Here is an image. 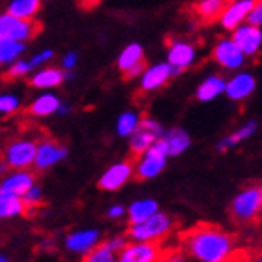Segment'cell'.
Returning <instances> with one entry per match:
<instances>
[{
  "label": "cell",
  "mask_w": 262,
  "mask_h": 262,
  "mask_svg": "<svg viewBox=\"0 0 262 262\" xmlns=\"http://www.w3.org/2000/svg\"><path fill=\"white\" fill-rule=\"evenodd\" d=\"M212 58L223 70H240L244 62H246V55L238 49V45L230 38L221 39V41L215 43V47L212 51Z\"/></svg>",
  "instance_id": "12"
},
{
  "label": "cell",
  "mask_w": 262,
  "mask_h": 262,
  "mask_svg": "<svg viewBox=\"0 0 262 262\" xmlns=\"http://www.w3.org/2000/svg\"><path fill=\"white\" fill-rule=\"evenodd\" d=\"M182 246L199 262H229L234 253V238L219 227L201 223L186 230Z\"/></svg>",
  "instance_id": "1"
},
{
  "label": "cell",
  "mask_w": 262,
  "mask_h": 262,
  "mask_svg": "<svg viewBox=\"0 0 262 262\" xmlns=\"http://www.w3.org/2000/svg\"><path fill=\"white\" fill-rule=\"evenodd\" d=\"M163 129L158 122L150 120V118H142L139 120V126L137 129L129 135V152L131 158H141L142 154L146 152L148 148L152 146L154 142L161 137Z\"/></svg>",
  "instance_id": "6"
},
{
  "label": "cell",
  "mask_w": 262,
  "mask_h": 262,
  "mask_svg": "<svg viewBox=\"0 0 262 262\" xmlns=\"http://www.w3.org/2000/svg\"><path fill=\"white\" fill-rule=\"evenodd\" d=\"M39 32V25L34 19H19L11 13H2L0 15V38L13 39L27 43Z\"/></svg>",
  "instance_id": "5"
},
{
  "label": "cell",
  "mask_w": 262,
  "mask_h": 262,
  "mask_svg": "<svg viewBox=\"0 0 262 262\" xmlns=\"http://www.w3.org/2000/svg\"><path fill=\"white\" fill-rule=\"evenodd\" d=\"M34 174L27 169H17L8 178L0 182V193L11 196H23L34 186Z\"/></svg>",
  "instance_id": "15"
},
{
  "label": "cell",
  "mask_w": 262,
  "mask_h": 262,
  "mask_svg": "<svg viewBox=\"0 0 262 262\" xmlns=\"http://www.w3.org/2000/svg\"><path fill=\"white\" fill-rule=\"evenodd\" d=\"M144 60V51L139 43H129L126 49L122 51L120 56H118V68H120L122 73H126L129 68H133L135 64Z\"/></svg>",
  "instance_id": "27"
},
{
  "label": "cell",
  "mask_w": 262,
  "mask_h": 262,
  "mask_svg": "<svg viewBox=\"0 0 262 262\" xmlns=\"http://www.w3.org/2000/svg\"><path fill=\"white\" fill-rule=\"evenodd\" d=\"M225 4H227L225 0H196L193 8H195V13L201 17L202 21L210 23L219 19Z\"/></svg>",
  "instance_id": "24"
},
{
  "label": "cell",
  "mask_w": 262,
  "mask_h": 262,
  "mask_svg": "<svg viewBox=\"0 0 262 262\" xmlns=\"http://www.w3.org/2000/svg\"><path fill=\"white\" fill-rule=\"evenodd\" d=\"M77 66V53H68V55L62 58V68L64 70H73Z\"/></svg>",
  "instance_id": "39"
},
{
  "label": "cell",
  "mask_w": 262,
  "mask_h": 262,
  "mask_svg": "<svg viewBox=\"0 0 262 262\" xmlns=\"http://www.w3.org/2000/svg\"><path fill=\"white\" fill-rule=\"evenodd\" d=\"M246 23L247 25H253V27H260L262 25V2L260 0H255V4L253 8L249 10L246 17Z\"/></svg>",
  "instance_id": "35"
},
{
  "label": "cell",
  "mask_w": 262,
  "mask_h": 262,
  "mask_svg": "<svg viewBox=\"0 0 262 262\" xmlns=\"http://www.w3.org/2000/svg\"><path fill=\"white\" fill-rule=\"evenodd\" d=\"M60 109V99L55 94H43L28 105V113L32 116H51Z\"/></svg>",
  "instance_id": "21"
},
{
  "label": "cell",
  "mask_w": 262,
  "mask_h": 262,
  "mask_svg": "<svg viewBox=\"0 0 262 262\" xmlns=\"http://www.w3.org/2000/svg\"><path fill=\"white\" fill-rule=\"evenodd\" d=\"M6 170V165H4V161H2V158H0V174Z\"/></svg>",
  "instance_id": "43"
},
{
  "label": "cell",
  "mask_w": 262,
  "mask_h": 262,
  "mask_svg": "<svg viewBox=\"0 0 262 262\" xmlns=\"http://www.w3.org/2000/svg\"><path fill=\"white\" fill-rule=\"evenodd\" d=\"M137 126H139V116L133 115V113H124V115L118 118L116 131H118V135L127 137L137 129Z\"/></svg>",
  "instance_id": "32"
},
{
  "label": "cell",
  "mask_w": 262,
  "mask_h": 262,
  "mask_svg": "<svg viewBox=\"0 0 262 262\" xmlns=\"http://www.w3.org/2000/svg\"><path fill=\"white\" fill-rule=\"evenodd\" d=\"M30 71H32V66H30V62L17 58L15 62H11L10 68H8V71H6V79L13 81V79H19V77L28 75Z\"/></svg>",
  "instance_id": "33"
},
{
  "label": "cell",
  "mask_w": 262,
  "mask_h": 262,
  "mask_svg": "<svg viewBox=\"0 0 262 262\" xmlns=\"http://www.w3.org/2000/svg\"><path fill=\"white\" fill-rule=\"evenodd\" d=\"M98 240H99L98 230H79V232H73V234L68 236L66 246L73 253H86L98 244Z\"/></svg>",
  "instance_id": "18"
},
{
  "label": "cell",
  "mask_w": 262,
  "mask_h": 262,
  "mask_svg": "<svg viewBox=\"0 0 262 262\" xmlns=\"http://www.w3.org/2000/svg\"><path fill=\"white\" fill-rule=\"evenodd\" d=\"M158 212V202L150 201V199H144V201H135L127 210V215H129V225L141 223L144 219H148L152 213Z\"/></svg>",
  "instance_id": "25"
},
{
  "label": "cell",
  "mask_w": 262,
  "mask_h": 262,
  "mask_svg": "<svg viewBox=\"0 0 262 262\" xmlns=\"http://www.w3.org/2000/svg\"><path fill=\"white\" fill-rule=\"evenodd\" d=\"M163 246L159 242H135L124 246L116 262H159L163 257Z\"/></svg>",
  "instance_id": "8"
},
{
  "label": "cell",
  "mask_w": 262,
  "mask_h": 262,
  "mask_svg": "<svg viewBox=\"0 0 262 262\" xmlns=\"http://www.w3.org/2000/svg\"><path fill=\"white\" fill-rule=\"evenodd\" d=\"M124 212H126V210H124L122 206H113V208L109 210V217H113V219L122 217V215H124Z\"/></svg>",
  "instance_id": "41"
},
{
  "label": "cell",
  "mask_w": 262,
  "mask_h": 262,
  "mask_svg": "<svg viewBox=\"0 0 262 262\" xmlns=\"http://www.w3.org/2000/svg\"><path fill=\"white\" fill-rule=\"evenodd\" d=\"M66 79V73L58 68H41L36 71L30 79V84L36 88H53L62 84Z\"/></svg>",
  "instance_id": "19"
},
{
  "label": "cell",
  "mask_w": 262,
  "mask_h": 262,
  "mask_svg": "<svg viewBox=\"0 0 262 262\" xmlns=\"http://www.w3.org/2000/svg\"><path fill=\"white\" fill-rule=\"evenodd\" d=\"M172 77V70L167 62H159L141 73V90L142 92H154L165 84Z\"/></svg>",
  "instance_id": "16"
},
{
  "label": "cell",
  "mask_w": 262,
  "mask_h": 262,
  "mask_svg": "<svg viewBox=\"0 0 262 262\" xmlns=\"http://www.w3.org/2000/svg\"><path fill=\"white\" fill-rule=\"evenodd\" d=\"M255 129H257V124H255V122H249V124H246L244 127H240V129L236 131L234 135H230V137H227V139H223V141H221V144H219V150H225V148L234 146V144H238L240 141L247 139V137L251 135Z\"/></svg>",
  "instance_id": "31"
},
{
  "label": "cell",
  "mask_w": 262,
  "mask_h": 262,
  "mask_svg": "<svg viewBox=\"0 0 262 262\" xmlns=\"http://www.w3.org/2000/svg\"><path fill=\"white\" fill-rule=\"evenodd\" d=\"M225 79L221 75H210L206 77L204 81L199 84L196 88V98L201 101H212L219 96V94L225 92Z\"/></svg>",
  "instance_id": "20"
},
{
  "label": "cell",
  "mask_w": 262,
  "mask_h": 262,
  "mask_svg": "<svg viewBox=\"0 0 262 262\" xmlns=\"http://www.w3.org/2000/svg\"><path fill=\"white\" fill-rule=\"evenodd\" d=\"M159 262H187L186 260V255L182 253V249H165L163 251V257Z\"/></svg>",
  "instance_id": "37"
},
{
  "label": "cell",
  "mask_w": 262,
  "mask_h": 262,
  "mask_svg": "<svg viewBox=\"0 0 262 262\" xmlns=\"http://www.w3.org/2000/svg\"><path fill=\"white\" fill-rule=\"evenodd\" d=\"M107 246H109L113 251H120L122 247L126 246V240H124V238H120V236H116V238H111V240H107Z\"/></svg>",
  "instance_id": "40"
},
{
  "label": "cell",
  "mask_w": 262,
  "mask_h": 262,
  "mask_svg": "<svg viewBox=\"0 0 262 262\" xmlns=\"http://www.w3.org/2000/svg\"><path fill=\"white\" fill-rule=\"evenodd\" d=\"M225 2H232V0H225Z\"/></svg>",
  "instance_id": "45"
},
{
  "label": "cell",
  "mask_w": 262,
  "mask_h": 262,
  "mask_svg": "<svg viewBox=\"0 0 262 262\" xmlns=\"http://www.w3.org/2000/svg\"><path fill=\"white\" fill-rule=\"evenodd\" d=\"M82 262H116V251H113L107 246V242H103L86 251V257L82 258Z\"/></svg>",
  "instance_id": "29"
},
{
  "label": "cell",
  "mask_w": 262,
  "mask_h": 262,
  "mask_svg": "<svg viewBox=\"0 0 262 262\" xmlns=\"http://www.w3.org/2000/svg\"><path fill=\"white\" fill-rule=\"evenodd\" d=\"M53 56H55V53H53V51L45 49V51H41V53H38V55H34L28 62H30V66H32V70H34V68H38V66H41V64H47Z\"/></svg>",
  "instance_id": "36"
},
{
  "label": "cell",
  "mask_w": 262,
  "mask_h": 262,
  "mask_svg": "<svg viewBox=\"0 0 262 262\" xmlns=\"http://www.w3.org/2000/svg\"><path fill=\"white\" fill-rule=\"evenodd\" d=\"M262 189L258 184H251L242 189L230 204V215L238 223H255L260 217Z\"/></svg>",
  "instance_id": "3"
},
{
  "label": "cell",
  "mask_w": 262,
  "mask_h": 262,
  "mask_svg": "<svg viewBox=\"0 0 262 262\" xmlns=\"http://www.w3.org/2000/svg\"><path fill=\"white\" fill-rule=\"evenodd\" d=\"M196 56V51L189 41L184 39H172L169 43V55H167V64L172 70V75H178L189 66H193Z\"/></svg>",
  "instance_id": "10"
},
{
  "label": "cell",
  "mask_w": 262,
  "mask_h": 262,
  "mask_svg": "<svg viewBox=\"0 0 262 262\" xmlns=\"http://www.w3.org/2000/svg\"><path fill=\"white\" fill-rule=\"evenodd\" d=\"M82 6H86V8H94V6H99L103 0H81Z\"/></svg>",
  "instance_id": "42"
},
{
  "label": "cell",
  "mask_w": 262,
  "mask_h": 262,
  "mask_svg": "<svg viewBox=\"0 0 262 262\" xmlns=\"http://www.w3.org/2000/svg\"><path fill=\"white\" fill-rule=\"evenodd\" d=\"M255 86H257V81L251 73H236L229 82H225V92L232 101H244L255 92Z\"/></svg>",
  "instance_id": "17"
},
{
  "label": "cell",
  "mask_w": 262,
  "mask_h": 262,
  "mask_svg": "<svg viewBox=\"0 0 262 262\" xmlns=\"http://www.w3.org/2000/svg\"><path fill=\"white\" fill-rule=\"evenodd\" d=\"M34 156H36V142L28 141V139H17L10 142L8 148L4 150L2 161L6 167L11 169H28L34 163Z\"/></svg>",
  "instance_id": "7"
},
{
  "label": "cell",
  "mask_w": 262,
  "mask_h": 262,
  "mask_svg": "<svg viewBox=\"0 0 262 262\" xmlns=\"http://www.w3.org/2000/svg\"><path fill=\"white\" fill-rule=\"evenodd\" d=\"M64 144H60L55 139H43V141L36 142V156H34V167L38 170H47L55 163H58L60 159L66 158Z\"/></svg>",
  "instance_id": "9"
},
{
  "label": "cell",
  "mask_w": 262,
  "mask_h": 262,
  "mask_svg": "<svg viewBox=\"0 0 262 262\" xmlns=\"http://www.w3.org/2000/svg\"><path fill=\"white\" fill-rule=\"evenodd\" d=\"M0 262H8V258H6V257H0Z\"/></svg>",
  "instance_id": "44"
},
{
  "label": "cell",
  "mask_w": 262,
  "mask_h": 262,
  "mask_svg": "<svg viewBox=\"0 0 262 262\" xmlns=\"http://www.w3.org/2000/svg\"><path fill=\"white\" fill-rule=\"evenodd\" d=\"M19 98L15 96H11V94H2L0 96V113L2 115H11V113H15L19 109Z\"/></svg>",
  "instance_id": "34"
},
{
  "label": "cell",
  "mask_w": 262,
  "mask_h": 262,
  "mask_svg": "<svg viewBox=\"0 0 262 262\" xmlns=\"http://www.w3.org/2000/svg\"><path fill=\"white\" fill-rule=\"evenodd\" d=\"M41 2L43 0H10L8 13L19 17V19H34L38 15Z\"/></svg>",
  "instance_id": "23"
},
{
  "label": "cell",
  "mask_w": 262,
  "mask_h": 262,
  "mask_svg": "<svg viewBox=\"0 0 262 262\" xmlns=\"http://www.w3.org/2000/svg\"><path fill=\"white\" fill-rule=\"evenodd\" d=\"M167 144H165L163 137H159L158 141L154 142L152 146L148 148L146 152L139 158V165H137L133 172H135L137 180H150L165 169L167 163Z\"/></svg>",
  "instance_id": "4"
},
{
  "label": "cell",
  "mask_w": 262,
  "mask_h": 262,
  "mask_svg": "<svg viewBox=\"0 0 262 262\" xmlns=\"http://www.w3.org/2000/svg\"><path fill=\"white\" fill-rule=\"evenodd\" d=\"M144 70H146V62L142 60V62H139V64L133 66V68H129V70H127L126 73H124V75H126V79H135V77L141 75V73Z\"/></svg>",
  "instance_id": "38"
},
{
  "label": "cell",
  "mask_w": 262,
  "mask_h": 262,
  "mask_svg": "<svg viewBox=\"0 0 262 262\" xmlns=\"http://www.w3.org/2000/svg\"><path fill=\"white\" fill-rule=\"evenodd\" d=\"M27 45L21 41L0 38V64H11L25 53Z\"/></svg>",
  "instance_id": "28"
},
{
  "label": "cell",
  "mask_w": 262,
  "mask_h": 262,
  "mask_svg": "<svg viewBox=\"0 0 262 262\" xmlns=\"http://www.w3.org/2000/svg\"><path fill=\"white\" fill-rule=\"evenodd\" d=\"M163 141L167 144V154L169 156H180L189 148V135L184 129H170L163 135Z\"/></svg>",
  "instance_id": "22"
},
{
  "label": "cell",
  "mask_w": 262,
  "mask_h": 262,
  "mask_svg": "<svg viewBox=\"0 0 262 262\" xmlns=\"http://www.w3.org/2000/svg\"><path fill=\"white\" fill-rule=\"evenodd\" d=\"M232 41L238 45V49L246 56H255L258 55L262 45V30L260 27H253L247 23H242L240 27H236L232 30Z\"/></svg>",
  "instance_id": "11"
},
{
  "label": "cell",
  "mask_w": 262,
  "mask_h": 262,
  "mask_svg": "<svg viewBox=\"0 0 262 262\" xmlns=\"http://www.w3.org/2000/svg\"><path fill=\"white\" fill-rule=\"evenodd\" d=\"M255 0H232L227 2L219 15V23L225 30H234L236 27H240L242 23H246V17L249 10L253 8Z\"/></svg>",
  "instance_id": "14"
},
{
  "label": "cell",
  "mask_w": 262,
  "mask_h": 262,
  "mask_svg": "<svg viewBox=\"0 0 262 262\" xmlns=\"http://www.w3.org/2000/svg\"><path fill=\"white\" fill-rule=\"evenodd\" d=\"M23 204H25V210H27V215L34 213V210H38L41 206V202H43V195H41V189L36 186H32L28 189L25 195L21 196Z\"/></svg>",
  "instance_id": "30"
},
{
  "label": "cell",
  "mask_w": 262,
  "mask_h": 262,
  "mask_svg": "<svg viewBox=\"0 0 262 262\" xmlns=\"http://www.w3.org/2000/svg\"><path fill=\"white\" fill-rule=\"evenodd\" d=\"M15 215H27V210H25L21 196H11L0 193V219L15 217Z\"/></svg>",
  "instance_id": "26"
},
{
  "label": "cell",
  "mask_w": 262,
  "mask_h": 262,
  "mask_svg": "<svg viewBox=\"0 0 262 262\" xmlns=\"http://www.w3.org/2000/svg\"><path fill=\"white\" fill-rule=\"evenodd\" d=\"M133 169H135L133 159H126V161H122V163L113 165V167L105 170L103 176L99 178V182H98L99 189H103V191H116V189H120L122 186H126L127 180L133 176Z\"/></svg>",
  "instance_id": "13"
},
{
  "label": "cell",
  "mask_w": 262,
  "mask_h": 262,
  "mask_svg": "<svg viewBox=\"0 0 262 262\" xmlns=\"http://www.w3.org/2000/svg\"><path fill=\"white\" fill-rule=\"evenodd\" d=\"M174 227H176V221L170 215L156 212L148 219L141 221V223L129 225L127 236L135 242H159L161 244L163 238L170 236Z\"/></svg>",
  "instance_id": "2"
}]
</instances>
